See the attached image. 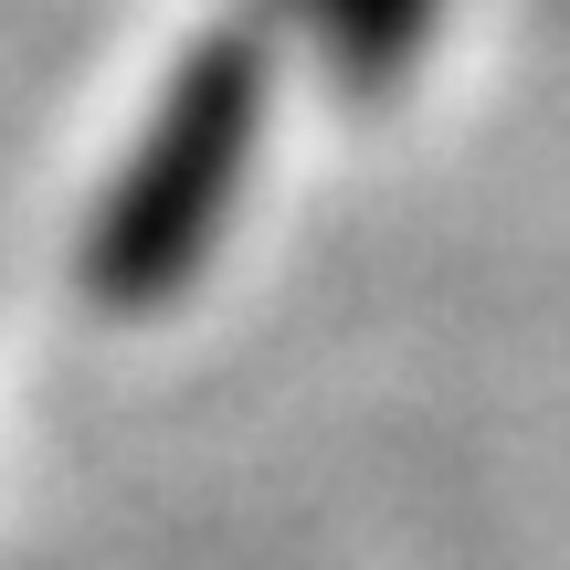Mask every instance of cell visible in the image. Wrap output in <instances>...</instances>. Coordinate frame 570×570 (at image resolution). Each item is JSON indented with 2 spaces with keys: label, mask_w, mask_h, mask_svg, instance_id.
<instances>
[{
  "label": "cell",
  "mask_w": 570,
  "mask_h": 570,
  "mask_svg": "<svg viewBox=\"0 0 570 570\" xmlns=\"http://www.w3.org/2000/svg\"><path fill=\"white\" fill-rule=\"evenodd\" d=\"M433 11H444V0H306V21L327 32V53H338L360 85H381L391 63L433 32Z\"/></svg>",
  "instance_id": "7a4b0ae2"
},
{
  "label": "cell",
  "mask_w": 570,
  "mask_h": 570,
  "mask_svg": "<svg viewBox=\"0 0 570 570\" xmlns=\"http://www.w3.org/2000/svg\"><path fill=\"white\" fill-rule=\"evenodd\" d=\"M265 32H212L202 53L169 75V96L148 106L138 148H127L117 190L96 212V244H85V285L106 306H159L202 275L212 233H223L244 159L265 138Z\"/></svg>",
  "instance_id": "6da1fadb"
}]
</instances>
